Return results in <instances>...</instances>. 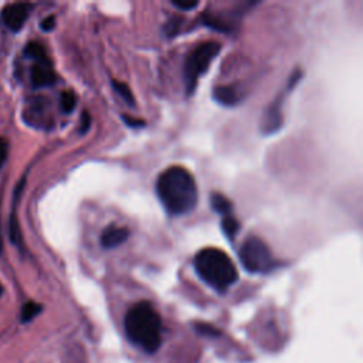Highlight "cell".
<instances>
[{"label":"cell","instance_id":"cell-15","mask_svg":"<svg viewBox=\"0 0 363 363\" xmlns=\"http://www.w3.org/2000/svg\"><path fill=\"white\" fill-rule=\"evenodd\" d=\"M60 102H61V109L65 112V114H70L74 111L75 105H77V97L72 91L67 90L61 94V98H60Z\"/></svg>","mask_w":363,"mask_h":363},{"label":"cell","instance_id":"cell-2","mask_svg":"<svg viewBox=\"0 0 363 363\" xmlns=\"http://www.w3.org/2000/svg\"><path fill=\"white\" fill-rule=\"evenodd\" d=\"M125 332L132 343L153 353L162 343V325L155 308L146 302L135 304L125 315Z\"/></svg>","mask_w":363,"mask_h":363},{"label":"cell","instance_id":"cell-19","mask_svg":"<svg viewBox=\"0 0 363 363\" xmlns=\"http://www.w3.org/2000/svg\"><path fill=\"white\" fill-rule=\"evenodd\" d=\"M172 5H173L176 9L186 12V10L196 9V8L199 6V2H197V0H194V2H193V0H189V2H186V0H182V2H179V0H173Z\"/></svg>","mask_w":363,"mask_h":363},{"label":"cell","instance_id":"cell-1","mask_svg":"<svg viewBox=\"0 0 363 363\" xmlns=\"http://www.w3.org/2000/svg\"><path fill=\"white\" fill-rule=\"evenodd\" d=\"M156 193L169 215L182 216L192 212L199 199L197 185L192 173L182 167H171L159 175Z\"/></svg>","mask_w":363,"mask_h":363},{"label":"cell","instance_id":"cell-12","mask_svg":"<svg viewBox=\"0 0 363 363\" xmlns=\"http://www.w3.org/2000/svg\"><path fill=\"white\" fill-rule=\"evenodd\" d=\"M42 309H43V307L37 302H33V301L26 302L22 308V322L27 324V322L33 320L40 312H42Z\"/></svg>","mask_w":363,"mask_h":363},{"label":"cell","instance_id":"cell-23","mask_svg":"<svg viewBox=\"0 0 363 363\" xmlns=\"http://www.w3.org/2000/svg\"><path fill=\"white\" fill-rule=\"evenodd\" d=\"M56 27V17L54 16H49L42 22V29L45 31H52Z\"/></svg>","mask_w":363,"mask_h":363},{"label":"cell","instance_id":"cell-10","mask_svg":"<svg viewBox=\"0 0 363 363\" xmlns=\"http://www.w3.org/2000/svg\"><path fill=\"white\" fill-rule=\"evenodd\" d=\"M213 98L224 107H233L238 102L237 91L230 86H219L213 90Z\"/></svg>","mask_w":363,"mask_h":363},{"label":"cell","instance_id":"cell-8","mask_svg":"<svg viewBox=\"0 0 363 363\" xmlns=\"http://www.w3.org/2000/svg\"><path fill=\"white\" fill-rule=\"evenodd\" d=\"M31 83L36 88H43V87H50L56 83V72L50 64L49 60L37 61L30 72Z\"/></svg>","mask_w":363,"mask_h":363},{"label":"cell","instance_id":"cell-18","mask_svg":"<svg viewBox=\"0 0 363 363\" xmlns=\"http://www.w3.org/2000/svg\"><path fill=\"white\" fill-rule=\"evenodd\" d=\"M182 22H183V20H182L180 17H173L172 20H169L168 24H167V27H165L167 34H168V36H175V34H178L179 30H180Z\"/></svg>","mask_w":363,"mask_h":363},{"label":"cell","instance_id":"cell-20","mask_svg":"<svg viewBox=\"0 0 363 363\" xmlns=\"http://www.w3.org/2000/svg\"><path fill=\"white\" fill-rule=\"evenodd\" d=\"M123 119L125 121V124L131 128H142L145 127V121L142 119H138V118H132V116H128V115H124Z\"/></svg>","mask_w":363,"mask_h":363},{"label":"cell","instance_id":"cell-14","mask_svg":"<svg viewBox=\"0 0 363 363\" xmlns=\"http://www.w3.org/2000/svg\"><path fill=\"white\" fill-rule=\"evenodd\" d=\"M112 87H114V90L116 91V94H119L121 97H123V98L125 100V102H128L130 105H134V102H135L134 95H132L130 87H128L125 83H119V82H116V79H114V82H112Z\"/></svg>","mask_w":363,"mask_h":363},{"label":"cell","instance_id":"cell-13","mask_svg":"<svg viewBox=\"0 0 363 363\" xmlns=\"http://www.w3.org/2000/svg\"><path fill=\"white\" fill-rule=\"evenodd\" d=\"M222 229H223V233L226 234V237L229 240H234V237H235V234L238 231V222L233 217V215L223 216Z\"/></svg>","mask_w":363,"mask_h":363},{"label":"cell","instance_id":"cell-7","mask_svg":"<svg viewBox=\"0 0 363 363\" xmlns=\"http://www.w3.org/2000/svg\"><path fill=\"white\" fill-rule=\"evenodd\" d=\"M31 10V5L29 3H12L8 5L2 12L3 23L12 30L19 31L24 26Z\"/></svg>","mask_w":363,"mask_h":363},{"label":"cell","instance_id":"cell-9","mask_svg":"<svg viewBox=\"0 0 363 363\" xmlns=\"http://www.w3.org/2000/svg\"><path fill=\"white\" fill-rule=\"evenodd\" d=\"M130 230L127 227L108 226L101 234V245L104 249H115L128 240Z\"/></svg>","mask_w":363,"mask_h":363},{"label":"cell","instance_id":"cell-17","mask_svg":"<svg viewBox=\"0 0 363 363\" xmlns=\"http://www.w3.org/2000/svg\"><path fill=\"white\" fill-rule=\"evenodd\" d=\"M196 331L200 334V335H203V337H219V331L215 328V327H212V325H209V324H196Z\"/></svg>","mask_w":363,"mask_h":363},{"label":"cell","instance_id":"cell-24","mask_svg":"<svg viewBox=\"0 0 363 363\" xmlns=\"http://www.w3.org/2000/svg\"><path fill=\"white\" fill-rule=\"evenodd\" d=\"M2 294H3V287L0 286V295H2Z\"/></svg>","mask_w":363,"mask_h":363},{"label":"cell","instance_id":"cell-22","mask_svg":"<svg viewBox=\"0 0 363 363\" xmlns=\"http://www.w3.org/2000/svg\"><path fill=\"white\" fill-rule=\"evenodd\" d=\"M90 125H91V116L87 111H84L82 116V134H86L90 130Z\"/></svg>","mask_w":363,"mask_h":363},{"label":"cell","instance_id":"cell-16","mask_svg":"<svg viewBox=\"0 0 363 363\" xmlns=\"http://www.w3.org/2000/svg\"><path fill=\"white\" fill-rule=\"evenodd\" d=\"M27 54L30 56V57H33V59H36L37 61H43V60H49L47 59V56H46V50H45V47L40 45V43H30L29 46H27Z\"/></svg>","mask_w":363,"mask_h":363},{"label":"cell","instance_id":"cell-3","mask_svg":"<svg viewBox=\"0 0 363 363\" xmlns=\"http://www.w3.org/2000/svg\"><path fill=\"white\" fill-rule=\"evenodd\" d=\"M193 265L197 275L219 293H224L238 278L234 263L220 249L200 250L194 256Z\"/></svg>","mask_w":363,"mask_h":363},{"label":"cell","instance_id":"cell-11","mask_svg":"<svg viewBox=\"0 0 363 363\" xmlns=\"http://www.w3.org/2000/svg\"><path fill=\"white\" fill-rule=\"evenodd\" d=\"M210 206L216 213H219L222 216H229V215H231V210H233L231 201L220 193H213L210 196Z\"/></svg>","mask_w":363,"mask_h":363},{"label":"cell","instance_id":"cell-4","mask_svg":"<svg viewBox=\"0 0 363 363\" xmlns=\"http://www.w3.org/2000/svg\"><path fill=\"white\" fill-rule=\"evenodd\" d=\"M220 50V43L206 42L199 45L194 50L189 53L185 61V84L187 95L194 93L199 78L209 70L210 64L219 56Z\"/></svg>","mask_w":363,"mask_h":363},{"label":"cell","instance_id":"cell-5","mask_svg":"<svg viewBox=\"0 0 363 363\" xmlns=\"http://www.w3.org/2000/svg\"><path fill=\"white\" fill-rule=\"evenodd\" d=\"M240 261L249 272H268L274 268L270 247L258 237H249L240 249Z\"/></svg>","mask_w":363,"mask_h":363},{"label":"cell","instance_id":"cell-6","mask_svg":"<svg viewBox=\"0 0 363 363\" xmlns=\"http://www.w3.org/2000/svg\"><path fill=\"white\" fill-rule=\"evenodd\" d=\"M301 77H302L301 70H295L288 79V84H287L286 90H282L265 109L263 119H261V132L264 135H272L281 130V127H282V108H281L282 102H284L287 94L298 84Z\"/></svg>","mask_w":363,"mask_h":363},{"label":"cell","instance_id":"cell-21","mask_svg":"<svg viewBox=\"0 0 363 363\" xmlns=\"http://www.w3.org/2000/svg\"><path fill=\"white\" fill-rule=\"evenodd\" d=\"M8 156V141L5 138H0V168L5 164Z\"/></svg>","mask_w":363,"mask_h":363}]
</instances>
